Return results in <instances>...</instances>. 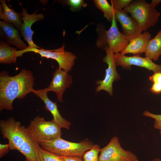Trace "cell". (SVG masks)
<instances>
[{"label":"cell","instance_id":"18","mask_svg":"<svg viewBox=\"0 0 161 161\" xmlns=\"http://www.w3.org/2000/svg\"><path fill=\"white\" fill-rule=\"evenodd\" d=\"M145 53V57L154 61L158 60L161 55V30L148 41Z\"/></svg>","mask_w":161,"mask_h":161},{"label":"cell","instance_id":"9","mask_svg":"<svg viewBox=\"0 0 161 161\" xmlns=\"http://www.w3.org/2000/svg\"><path fill=\"white\" fill-rule=\"evenodd\" d=\"M103 48L106 53V55L103 58V61L108 64V67L106 70L104 79L98 80L95 82L96 84L98 85L95 91L99 92L101 90H104L108 92L110 95L112 96L113 83L115 81L118 80L120 76L116 69L117 65L115 54L110 49L107 45Z\"/></svg>","mask_w":161,"mask_h":161},{"label":"cell","instance_id":"16","mask_svg":"<svg viewBox=\"0 0 161 161\" xmlns=\"http://www.w3.org/2000/svg\"><path fill=\"white\" fill-rule=\"evenodd\" d=\"M151 38V34L145 31L131 39L127 46L120 53L124 55L127 53L141 55L145 52L148 42Z\"/></svg>","mask_w":161,"mask_h":161},{"label":"cell","instance_id":"11","mask_svg":"<svg viewBox=\"0 0 161 161\" xmlns=\"http://www.w3.org/2000/svg\"><path fill=\"white\" fill-rule=\"evenodd\" d=\"M38 11L32 14H28L27 10L22 7V10L20 13L21 19L23 23L21 26L20 31L21 34L24 40L28 43L29 47L41 48L35 45L33 42L32 37L34 32L31 29V27L34 23L44 18V14L42 13L36 14Z\"/></svg>","mask_w":161,"mask_h":161},{"label":"cell","instance_id":"13","mask_svg":"<svg viewBox=\"0 0 161 161\" xmlns=\"http://www.w3.org/2000/svg\"><path fill=\"white\" fill-rule=\"evenodd\" d=\"M48 92L46 88L37 90L34 89L32 93L40 98L44 102L45 105L44 107L50 112L53 116L52 120L61 129L64 128L68 130L71 123L62 117L58 109L57 102H53L49 98L47 95Z\"/></svg>","mask_w":161,"mask_h":161},{"label":"cell","instance_id":"7","mask_svg":"<svg viewBox=\"0 0 161 161\" xmlns=\"http://www.w3.org/2000/svg\"><path fill=\"white\" fill-rule=\"evenodd\" d=\"M65 45L58 49L48 50L40 48L28 47L24 50L17 51V56L21 57L23 54L28 52H33L39 54L41 57L51 58L55 60L58 63V68L69 72L71 69L76 59V56L72 52L65 51Z\"/></svg>","mask_w":161,"mask_h":161},{"label":"cell","instance_id":"29","mask_svg":"<svg viewBox=\"0 0 161 161\" xmlns=\"http://www.w3.org/2000/svg\"><path fill=\"white\" fill-rule=\"evenodd\" d=\"M65 161H83L82 157L80 156H62Z\"/></svg>","mask_w":161,"mask_h":161},{"label":"cell","instance_id":"25","mask_svg":"<svg viewBox=\"0 0 161 161\" xmlns=\"http://www.w3.org/2000/svg\"><path fill=\"white\" fill-rule=\"evenodd\" d=\"M132 0H111V5L114 8L122 9L127 7L132 1Z\"/></svg>","mask_w":161,"mask_h":161},{"label":"cell","instance_id":"24","mask_svg":"<svg viewBox=\"0 0 161 161\" xmlns=\"http://www.w3.org/2000/svg\"><path fill=\"white\" fill-rule=\"evenodd\" d=\"M143 115L154 119L155 121L154 125V128L155 129L161 130V114H154L145 111L143 112Z\"/></svg>","mask_w":161,"mask_h":161},{"label":"cell","instance_id":"1","mask_svg":"<svg viewBox=\"0 0 161 161\" xmlns=\"http://www.w3.org/2000/svg\"><path fill=\"white\" fill-rule=\"evenodd\" d=\"M35 78L32 72L22 69L18 74L10 76L6 71L0 73V110L13 109V103L16 99L24 98L32 92Z\"/></svg>","mask_w":161,"mask_h":161},{"label":"cell","instance_id":"14","mask_svg":"<svg viewBox=\"0 0 161 161\" xmlns=\"http://www.w3.org/2000/svg\"><path fill=\"white\" fill-rule=\"evenodd\" d=\"M124 9L114 10V16L120 24L123 33L127 36L135 37L142 33V32L137 22Z\"/></svg>","mask_w":161,"mask_h":161},{"label":"cell","instance_id":"17","mask_svg":"<svg viewBox=\"0 0 161 161\" xmlns=\"http://www.w3.org/2000/svg\"><path fill=\"white\" fill-rule=\"evenodd\" d=\"M0 18L4 22L14 25L19 30L22 24L20 13H17L13 9H11L7 4L5 0H0Z\"/></svg>","mask_w":161,"mask_h":161},{"label":"cell","instance_id":"31","mask_svg":"<svg viewBox=\"0 0 161 161\" xmlns=\"http://www.w3.org/2000/svg\"><path fill=\"white\" fill-rule=\"evenodd\" d=\"M149 161H161V159L159 158H155L152 160H151Z\"/></svg>","mask_w":161,"mask_h":161},{"label":"cell","instance_id":"10","mask_svg":"<svg viewBox=\"0 0 161 161\" xmlns=\"http://www.w3.org/2000/svg\"><path fill=\"white\" fill-rule=\"evenodd\" d=\"M115 54L117 66H120L123 68L129 69H131V66L134 65L145 68L154 73L161 71V65L154 63L148 58L140 56V54L127 56L120 53Z\"/></svg>","mask_w":161,"mask_h":161},{"label":"cell","instance_id":"2","mask_svg":"<svg viewBox=\"0 0 161 161\" xmlns=\"http://www.w3.org/2000/svg\"><path fill=\"white\" fill-rule=\"evenodd\" d=\"M1 134L8 141L10 150H17L25 157L26 161H39V145L33 139L27 128L13 117L0 121Z\"/></svg>","mask_w":161,"mask_h":161},{"label":"cell","instance_id":"19","mask_svg":"<svg viewBox=\"0 0 161 161\" xmlns=\"http://www.w3.org/2000/svg\"><path fill=\"white\" fill-rule=\"evenodd\" d=\"M17 48L12 47L4 41L0 42V63L16 64Z\"/></svg>","mask_w":161,"mask_h":161},{"label":"cell","instance_id":"27","mask_svg":"<svg viewBox=\"0 0 161 161\" xmlns=\"http://www.w3.org/2000/svg\"><path fill=\"white\" fill-rule=\"evenodd\" d=\"M10 150V145L7 144H0V158H1L7 154Z\"/></svg>","mask_w":161,"mask_h":161},{"label":"cell","instance_id":"23","mask_svg":"<svg viewBox=\"0 0 161 161\" xmlns=\"http://www.w3.org/2000/svg\"><path fill=\"white\" fill-rule=\"evenodd\" d=\"M64 4L70 6V10L75 11L81 8L82 7L87 6V4L82 0H68L64 1Z\"/></svg>","mask_w":161,"mask_h":161},{"label":"cell","instance_id":"21","mask_svg":"<svg viewBox=\"0 0 161 161\" xmlns=\"http://www.w3.org/2000/svg\"><path fill=\"white\" fill-rule=\"evenodd\" d=\"M39 161H65L60 156L42 148L40 145L38 148Z\"/></svg>","mask_w":161,"mask_h":161},{"label":"cell","instance_id":"26","mask_svg":"<svg viewBox=\"0 0 161 161\" xmlns=\"http://www.w3.org/2000/svg\"><path fill=\"white\" fill-rule=\"evenodd\" d=\"M149 80L153 83L161 84V71L154 72L151 76H150Z\"/></svg>","mask_w":161,"mask_h":161},{"label":"cell","instance_id":"12","mask_svg":"<svg viewBox=\"0 0 161 161\" xmlns=\"http://www.w3.org/2000/svg\"><path fill=\"white\" fill-rule=\"evenodd\" d=\"M72 83V78L68 72L58 68L53 72L52 79L48 87V91H52L57 95V100L63 102V95L66 89Z\"/></svg>","mask_w":161,"mask_h":161},{"label":"cell","instance_id":"32","mask_svg":"<svg viewBox=\"0 0 161 161\" xmlns=\"http://www.w3.org/2000/svg\"><path fill=\"white\" fill-rule=\"evenodd\" d=\"M160 135L161 136V130H160Z\"/></svg>","mask_w":161,"mask_h":161},{"label":"cell","instance_id":"15","mask_svg":"<svg viewBox=\"0 0 161 161\" xmlns=\"http://www.w3.org/2000/svg\"><path fill=\"white\" fill-rule=\"evenodd\" d=\"M15 27L12 24L0 21V36L6 40L8 45L15 46L21 50H24L28 46L22 40L19 30Z\"/></svg>","mask_w":161,"mask_h":161},{"label":"cell","instance_id":"28","mask_svg":"<svg viewBox=\"0 0 161 161\" xmlns=\"http://www.w3.org/2000/svg\"><path fill=\"white\" fill-rule=\"evenodd\" d=\"M150 91L153 93L159 94L161 93V84L158 83H153Z\"/></svg>","mask_w":161,"mask_h":161},{"label":"cell","instance_id":"8","mask_svg":"<svg viewBox=\"0 0 161 161\" xmlns=\"http://www.w3.org/2000/svg\"><path fill=\"white\" fill-rule=\"evenodd\" d=\"M100 152L98 161H139L135 154L122 148L117 136L113 137Z\"/></svg>","mask_w":161,"mask_h":161},{"label":"cell","instance_id":"5","mask_svg":"<svg viewBox=\"0 0 161 161\" xmlns=\"http://www.w3.org/2000/svg\"><path fill=\"white\" fill-rule=\"evenodd\" d=\"M31 136L39 145L41 143L52 141L61 137V128L52 120L47 121L37 116L27 127Z\"/></svg>","mask_w":161,"mask_h":161},{"label":"cell","instance_id":"22","mask_svg":"<svg viewBox=\"0 0 161 161\" xmlns=\"http://www.w3.org/2000/svg\"><path fill=\"white\" fill-rule=\"evenodd\" d=\"M100 150L99 145H93L90 150L84 154L82 157L83 161H98V155Z\"/></svg>","mask_w":161,"mask_h":161},{"label":"cell","instance_id":"4","mask_svg":"<svg viewBox=\"0 0 161 161\" xmlns=\"http://www.w3.org/2000/svg\"><path fill=\"white\" fill-rule=\"evenodd\" d=\"M93 145L87 140L76 143L66 141L60 137L52 141L41 143L39 145L43 149L60 156L82 157Z\"/></svg>","mask_w":161,"mask_h":161},{"label":"cell","instance_id":"30","mask_svg":"<svg viewBox=\"0 0 161 161\" xmlns=\"http://www.w3.org/2000/svg\"><path fill=\"white\" fill-rule=\"evenodd\" d=\"M160 2H161V0H152L149 3L151 6L155 8Z\"/></svg>","mask_w":161,"mask_h":161},{"label":"cell","instance_id":"20","mask_svg":"<svg viewBox=\"0 0 161 161\" xmlns=\"http://www.w3.org/2000/svg\"><path fill=\"white\" fill-rule=\"evenodd\" d=\"M97 8L103 13L104 16L109 21H112L114 16L113 7L106 0H94L93 1Z\"/></svg>","mask_w":161,"mask_h":161},{"label":"cell","instance_id":"6","mask_svg":"<svg viewBox=\"0 0 161 161\" xmlns=\"http://www.w3.org/2000/svg\"><path fill=\"white\" fill-rule=\"evenodd\" d=\"M134 38L126 35L119 30L114 16L110 28L101 33L96 45L99 48L103 47L107 45L112 52L117 54L123 50Z\"/></svg>","mask_w":161,"mask_h":161},{"label":"cell","instance_id":"3","mask_svg":"<svg viewBox=\"0 0 161 161\" xmlns=\"http://www.w3.org/2000/svg\"><path fill=\"white\" fill-rule=\"evenodd\" d=\"M124 9L137 22L142 32L155 26L160 15L155 8L144 0H132Z\"/></svg>","mask_w":161,"mask_h":161}]
</instances>
